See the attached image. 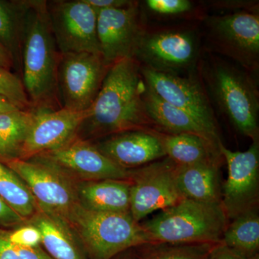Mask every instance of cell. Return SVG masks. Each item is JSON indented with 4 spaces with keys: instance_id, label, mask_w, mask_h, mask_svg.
<instances>
[{
    "instance_id": "6da1fadb",
    "label": "cell",
    "mask_w": 259,
    "mask_h": 259,
    "mask_svg": "<svg viewBox=\"0 0 259 259\" xmlns=\"http://www.w3.org/2000/svg\"><path fill=\"white\" fill-rule=\"evenodd\" d=\"M145 88L139 63L133 58L112 65L86 111L77 137L90 141L127 131L158 130L145 106Z\"/></svg>"
},
{
    "instance_id": "7a4b0ae2",
    "label": "cell",
    "mask_w": 259,
    "mask_h": 259,
    "mask_svg": "<svg viewBox=\"0 0 259 259\" xmlns=\"http://www.w3.org/2000/svg\"><path fill=\"white\" fill-rule=\"evenodd\" d=\"M60 52L46 0H28L22 33V80L33 111L61 109L57 89Z\"/></svg>"
},
{
    "instance_id": "3957f363",
    "label": "cell",
    "mask_w": 259,
    "mask_h": 259,
    "mask_svg": "<svg viewBox=\"0 0 259 259\" xmlns=\"http://www.w3.org/2000/svg\"><path fill=\"white\" fill-rule=\"evenodd\" d=\"M197 72L221 113L252 142H259V92L253 75L210 54L201 58Z\"/></svg>"
},
{
    "instance_id": "277c9868",
    "label": "cell",
    "mask_w": 259,
    "mask_h": 259,
    "mask_svg": "<svg viewBox=\"0 0 259 259\" xmlns=\"http://www.w3.org/2000/svg\"><path fill=\"white\" fill-rule=\"evenodd\" d=\"M229 221L221 203L183 198L142 223L150 243H221Z\"/></svg>"
},
{
    "instance_id": "5b68a950",
    "label": "cell",
    "mask_w": 259,
    "mask_h": 259,
    "mask_svg": "<svg viewBox=\"0 0 259 259\" xmlns=\"http://www.w3.org/2000/svg\"><path fill=\"white\" fill-rule=\"evenodd\" d=\"M201 58V32L194 23L153 27L145 23L133 56L140 66L179 76L197 73Z\"/></svg>"
},
{
    "instance_id": "8992f818",
    "label": "cell",
    "mask_w": 259,
    "mask_h": 259,
    "mask_svg": "<svg viewBox=\"0 0 259 259\" xmlns=\"http://www.w3.org/2000/svg\"><path fill=\"white\" fill-rule=\"evenodd\" d=\"M70 227L93 259H112L125 250L150 243L141 223L130 212H96L79 203Z\"/></svg>"
},
{
    "instance_id": "52a82bcc",
    "label": "cell",
    "mask_w": 259,
    "mask_h": 259,
    "mask_svg": "<svg viewBox=\"0 0 259 259\" xmlns=\"http://www.w3.org/2000/svg\"><path fill=\"white\" fill-rule=\"evenodd\" d=\"M202 22L209 52L226 56L250 74L258 72L259 13L207 15Z\"/></svg>"
},
{
    "instance_id": "ba28073f",
    "label": "cell",
    "mask_w": 259,
    "mask_h": 259,
    "mask_svg": "<svg viewBox=\"0 0 259 259\" xmlns=\"http://www.w3.org/2000/svg\"><path fill=\"white\" fill-rule=\"evenodd\" d=\"M3 163L25 182L39 211L70 227L71 215L79 200L76 186L69 177L37 157L11 160Z\"/></svg>"
},
{
    "instance_id": "9c48e42d",
    "label": "cell",
    "mask_w": 259,
    "mask_h": 259,
    "mask_svg": "<svg viewBox=\"0 0 259 259\" xmlns=\"http://www.w3.org/2000/svg\"><path fill=\"white\" fill-rule=\"evenodd\" d=\"M109 69L98 54H60L57 89L61 108L87 111L100 93Z\"/></svg>"
},
{
    "instance_id": "30bf717a",
    "label": "cell",
    "mask_w": 259,
    "mask_h": 259,
    "mask_svg": "<svg viewBox=\"0 0 259 259\" xmlns=\"http://www.w3.org/2000/svg\"><path fill=\"white\" fill-rule=\"evenodd\" d=\"M177 165L168 157L131 169L130 213L136 222L183 199L177 186Z\"/></svg>"
},
{
    "instance_id": "8fae6325",
    "label": "cell",
    "mask_w": 259,
    "mask_h": 259,
    "mask_svg": "<svg viewBox=\"0 0 259 259\" xmlns=\"http://www.w3.org/2000/svg\"><path fill=\"white\" fill-rule=\"evenodd\" d=\"M48 16L60 54L101 55L97 33V13L84 0L47 1Z\"/></svg>"
},
{
    "instance_id": "7c38bea8",
    "label": "cell",
    "mask_w": 259,
    "mask_h": 259,
    "mask_svg": "<svg viewBox=\"0 0 259 259\" xmlns=\"http://www.w3.org/2000/svg\"><path fill=\"white\" fill-rule=\"evenodd\" d=\"M220 151L228 165L221 205L228 221L257 208L259 198V142L245 151H233L223 145Z\"/></svg>"
},
{
    "instance_id": "4fadbf2b",
    "label": "cell",
    "mask_w": 259,
    "mask_h": 259,
    "mask_svg": "<svg viewBox=\"0 0 259 259\" xmlns=\"http://www.w3.org/2000/svg\"><path fill=\"white\" fill-rule=\"evenodd\" d=\"M140 71L146 86L160 98L190 114L211 131L219 134L210 99L199 74H164L141 66Z\"/></svg>"
},
{
    "instance_id": "5bb4252c",
    "label": "cell",
    "mask_w": 259,
    "mask_h": 259,
    "mask_svg": "<svg viewBox=\"0 0 259 259\" xmlns=\"http://www.w3.org/2000/svg\"><path fill=\"white\" fill-rule=\"evenodd\" d=\"M35 157L50 163L70 178L72 176L83 182L130 180L131 177V169L116 164L102 154L91 141L77 136L59 149Z\"/></svg>"
},
{
    "instance_id": "9a60e30c",
    "label": "cell",
    "mask_w": 259,
    "mask_h": 259,
    "mask_svg": "<svg viewBox=\"0 0 259 259\" xmlns=\"http://www.w3.org/2000/svg\"><path fill=\"white\" fill-rule=\"evenodd\" d=\"M145 23L139 1L125 8L97 13V38L107 66L133 58Z\"/></svg>"
},
{
    "instance_id": "2e32d148",
    "label": "cell",
    "mask_w": 259,
    "mask_h": 259,
    "mask_svg": "<svg viewBox=\"0 0 259 259\" xmlns=\"http://www.w3.org/2000/svg\"><path fill=\"white\" fill-rule=\"evenodd\" d=\"M34 112L20 159H29L69 144L77 136L86 114L64 108Z\"/></svg>"
},
{
    "instance_id": "e0dca14e",
    "label": "cell",
    "mask_w": 259,
    "mask_h": 259,
    "mask_svg": "<svg viewBox=\"0 0 259 259\" xmlns=\"http://www.w3.org/2000/svg\"><path fill=\"white\" fill-rule=\"evenodd\" d=\"M94 145L102 154L125 169H134L166 157L153 130L112 135Z\"/></svg>"
},
{
    "instance_id": "ac0fdd59",
    "label": "cell",
    "mask_w": 259,
    "mask_h": 259,
    "mask_svg": "<svg viewBox=\"0 0 259 259\" xmlns=\"http://www.w3.org/2000/svg\"><path fill=\"white\" fill-rule=\"evenodd\" d=\"M143 98L148 115L158 131L168 134L197 135L216 146L222 144L219 134L211 131L190 114L162 100L146 84Z\"/></svg>"
},
{
    "instance_id": "d6986e66",
    "label": "cell",
    "mask_w": 259,
    "mask_h": 259,
    "mask_svg": "<svg viewBox=\"0 0 259 259\" xmlns=\"http://www.w3.org/2000/svg\"><path fill=\"white\" fill-rule=\"evenodd\" d=\"M223 161V157L191 166H177V186L182 197L197 202L221 203Z\"/></svg>"
},
{
    "instance_id": "ffe728a7",
    "label": "cell",
    "mask_w": 259,
    "mask_h": 259,
    "mask_svg": "<svg viewBox=\"0 0 259 259\" xmlns=\"http://www.w3.org/2000/svg\"><path fill=\"white\" fill-rule=\"evenodd\" d=\"M129 180H104L83 182L76 186L79 203L90 210L130 212Z\"/></svg>"
},
{
    "instance_id": "44dd1931",
    "label": "cell",
    "mask_w": 259,
    "mask_h": 259,
    "mask_svg": "<svg viewBox=\"0 0 259 259\" xmlns=\"http://www.w3.org/2000/svg\"><path fill=\"white\" fill-rule=\"evenodd\" d=\"M166 157L179 166H187L223 158L220 146L190 134H168L153 130Z\"/></svg>"
},
{
    "instance_id": "7402d4cb",
    "label": "cell",
    "mask_w": 259,
    "mask_h": 259,
    "mask_svg": "<svg viewBox=\"0 0 259 259\" xmlns=\"http://www.w3.org/2000/svg\"><path fill=\"white\" fill-rule=\"evenodd\" d=\"M30 224L41 235V243L52 259H86L67 225L38 211Z\"/></svg>"
},
{
    "instance_id": "603a6c76",
    "label": "cell",
    "mask_w": 259,
    "mask_h": 259,
    "mask_svg": "<svg viewBox=\"0 0 259 259\" xmlns=\"http://www.w3.org/2000/svg\"><path fill=\"white\" fill-rule=\"evenodd\" d=\"M34 115L33 110L0 113V161L21 158Z\"/></svg>"
},
{
    "instance_id": "cb8c5ba5",
    "label": "cell",
    "mask_w": 259,
    "mask_h": 259,
    "mask_svg": "<svg viewBox=\"0 0 259 259\" xmlns=\"http://www.w3.org/2000/svg\"><path fill=\"white\" fill-rule=\"evenodd\" d=\"M228 223L221 243L246 258L258 253V207L243 213Z\"/></svg>"
},
{
    "instance_id": "d4e9b609",
    "label": "cell",
    "mask_w": 259,
    "mask_h": 259,
    "mask_svg": "<svg viewBox=\"0 0 259 259\" xmlns=\"http://www.w3.org/2000/svg\"><path fill=\"white\" fill-rule=\"evenodd\" d=\"M28 0H0V44L11 56L15 68L21 69L22 33Z\"/></svg>"
},
{
    "instance_id": "484cf974",
    "label": "cell",
    "mask_w": 259,
    "mask_h": 259,
    "mask_svg": "<svg viewBox=\"0 0 259 259\" xmlns=\"http://www.w3.org/2000/svg\"><path fill=\"white\" fill-rule=\"evenodd\" d=\"M0 197L25 220L33 217L39 211L35 199L25 182L1 161Z\"/></svg>"
},
{
    "instance_id": "4316f807",
    "label": "cell",
    "mask_w": 259,
    "mask_h": 259,
    "mask_svg": "<svg viewBox=\"0 0 259 259\" xmlns=\"http://www.w3.org/2000/svg\"><path fill=\"white\" fill-rule=\"evenodd\" d=\"M219 244V243H218ZM218 244L212 243H147L136 247L141 259H211Z\"/></svg>"
},
{
    "instance_id": "83f0119b",
    "label": "cell",
    "mask_w": 259,
    "mask_h": 259,
    "mask_svg": "<svg viewBox=\"0 0 259 259\" xmlns=\"http://www.w3.org/2000/svg\"><path fill=\"white\" fill-rule=\"evenodd\" d=\"M141 5L142 9L161 18H182L196 22L202 21L207 15L203 5L199 8L190 0H146Z\"/></svg>"
},
{
    "instance_id": "f1b7e54d",
    "label": "cell",
    "mask_w": 259,
    "mask_h": 259,
    "mask_svg": "<svg viewBox=\"0 0 259 259\" xmlns=\"http://www.w3.org/2000/svg\"><path fill=\"white\" fill-rule=\"evenodd\" d=\"M0 97L22 110H32L22 78L0 66Z\"/></svg>"
},
{
    "instance_id": "f546056e",
    "label": "cell",
    "mask_w": 259,
    "mask_h": 259,
    "mask_svg": "<svg viewBox=\"0 0 259 259\" xmlns=\"http://www.w3.org/2000/svg\"><path fill=\"white\" fill-rule=\"evenodd\" d=\"M0 259H52L40 247H27L13 243L0 231Z\"/></svg>"
},
{
    "instance_id": "4dcf8cb0",
    "label": "cell",
    "mask_w": 259,
    "mask_h": 259,
    "mask_svg": "<svg viewBox=\"0 0 259 259\" xmlns=\"http://www.w3.org/2000/svg\"><path fill=\"white\" fill-rule=\"evenodd\" d=\"M7 238L13 243L27 247L40 246L41 235L38 229L32 225L19 228L15 231L5 232Z\"/></svg>"
},
{
    "instance_id": "1f68e13d",
    "label": "cell",
    "mask_w": 259,
    "mask_h": 259,
    "mask_svg": "<svg viewBox=\"0 0 259 259\" xmlns=\"http://www.w3.org/2000/svg\"><path fill=\"white\" fill-rule=\"evenodd\" d=\"M207 8L216 10H231V11H249L259 13L258 1L253 0H216L202 3Z\"/></svg>"
},
{
    "instance_id": "d6a6232c",
    "label": "cell",
    "mask_w": 259,
    "mask_h": 259,
    "mask_svg": "<svg viewBox=\"0 0 259 259\" xmlns=\"http://www.w3.org/2000/svg\"><path fill=\"white\" fill-rule=\"evenodd\" d=\"M25 220L15 212L0 197V226H13L21 224Z\"/></svg>"
},
{
    "instance_id": "836d02e7",
    "label": "cell",
    "mask_w": 259,
    "mask_h": 259,
    "mask_svg": "<svg viewBox=\"0 0 259 259\" xmlns=\"http://www.w3.org/2000/svg\"><path fill=\"white\" fill-rule=\"evenodd\" d=\"M93 8L97 13L101 10L118 9L129 6L134 3V0H84Z\"/></svg>"
},
{
    "instance_id": "e575fe53",
    "label": "cell",
    "mask_w": 259,
    "mask_h": 259,
    "mask_svg": "<svg viewBox=\"0 0 259 259\" xmlns=\"http://www.w3.org/2000/svg\"><path fill=\"white\" fill-rule=\"evenodd\" d=\"M211 259H247L237 252L228 248L226 245L219 243L213 249Z\"/></svg>"
},
{
    "instance_id": "d590c367",
    "label": "cell",
    "mask_w": 259,
    "mask_h": 259,
    "mask_svg": "<svg viewBox=\"0 0 259 259\" xmlns=\"http://www.w3.org/2000/svg\"><path fill=\"white\" fill-rule=\"evenodd\" d=\"M0 66L10 71L15 68L11 56L1 44H0Z\"/></svg>"
},
{
    "instance_id": "8d00e7d4",
    "label": "cell",
    "mask_w": 259,
    "mask_h": 259,
    "mask_svg": "<svg viewBox=\"0 0 259 259\" xmlns=\"http://www.w3.org/2000/svg\"><path fill=\"white\" fill-rule=\"evenodd\" d=\"M20 110V109L13 105V103L3 98V97H0V113L15 111V110Z\"/></svg>"
},
{
    "instance_id": "74e56055",
    "label": "cell",
    "mask_w": 259,
    "mask_h": 259,
    "mask_svg": "<svg viewBox=\"0 0 259 259\" xmlns=\"http://www.w3.org/2000/svg\"><path fill=\"white\" fill-rule=\"evenodd\" d=\"M131 249L125 250L117 255V256H115V259H141L138 252H131Z\"/></svg>"
},
{
    "instance_id": "f35d334b",
    "label": "cell",
    "mask_w": 259,
    "mask_h": 259,
    "mask_svg": "<svg viewBox=\"0 0 259 259\" xmlns=\"http://www.w3.org/2000/svg\"><path fill=\"white\" fill-rule=\"evenodd\" d=\"M247 259H259V254L258 253H256V254H255L254 255H253V256L250 257V258Z\"/></svg>"
}]
</instances>
